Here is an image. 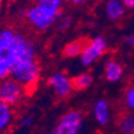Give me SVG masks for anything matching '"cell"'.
Here are the masks:
<instances>
[{
    "label": "cell",
    "mask_w": 134,
    "mask_h": 134,
    "mask_svg": "<svg viewBox=\"0 0 134 134\" xmlns=\"http://www.w3.org/2000/svg\"><path fill=\"white\" fill-rule=\"evenodd\" d=\"M36 45L22 31L11 27L0 29V81L10 76L19 62L36 58Z\"/></svg>",
    "instance_id": "1"
},
{
    "label": "cell",
    "mask_w": 134,
    "mask_h": 134,
    "mask_svg": "<svg viewBox=\"0 0 134 134\" xmlns=\"http://www.w3.org/2000/svg\"><path fill=\"white\" fill-rule=\"evenodd\" d=\"M27 22L37 31H46L63 16L62 0H39L29 9L22 11Z\"/></svg>",
    "instance_id": "2"
},
{
    "label": "cell",
    "mask_w": 134,
    "mask_h": 134,
    "mask_svg": "<svg viewBox=\"0 0 134 134\" xmlns=\"http://www.w3.org/2000/svg\"><path fill=\"white\" fill-rule=\"evenodd\" d=\"M10 76L19 82L28 91V93H30L33 90H35L41 77V66L37 62V58L25 59L16 64L11 70Z\"/></svg>",
    "instance_id": "3"
},
{
    "label": "cell",
    "mask_w": 134,
    "mask_h": 134,
    "mask_svg": "<svg viewBox=\"0 0 134 134\" xmlns=\"http://www.w3.org/2000/svg\"><path fill=\"white\" fill-rule=\"evenodd\" d=\"M83 128V115L80 110H69L45 134H80Z\"/></svg>",
    "instance_id": "4"
},
{
    "label": "cell",
    "mask_w": 134,
    "mask_h": 134,
    "mask_svg": "<svg viewBox=\"0 0 134 134\" xmlns=\"http://www.w3.org/2000/svg\"><path fill=\"white\" fill-rule=\"evenodd\" d=\"M28 94V91L11 76L0 81V102L11 108L22 103Z\"/></svg>",
    "instance_id": "5"
},
{
    "label": "cell",
    "mask_w": 134,
    "mask_h": 134,
    "mask_svg": "<svg viewBox=\"0 0 134 134\" xmlns=\"http://www.w3.org/2000/svg\"><path fill=\"white\" fill-rule=\"evenodd\" d=\"M108 50V41L104 36L98 35L94 36L93 39L86 41L82 51L81 56H80V60L83 66H91L98 59H100L103 54Z\"/></svg>",
    "instance_id": "6"
},
{
    "label": "cell",
    "mask_w": 134,
    "mask_h": 134,
    "mask_svg": "<svg viewBox=\"0 0 134 134\" xmlns=\"http://www.w3.org/2000/svg\"><path fill=\"white\" fill-rule=\"evenodd\" d=\"M47 85L58 98H68L74 91L71 79L63 71L52 72L47 77Z\"/></svg>",
    "instance_id": "7"
},
{
    "label": "cell",
    "mask_w": 134,
    "mask_h": 134,
    "mask_svg": "<svg viewBox=\"0 0 134 134\" xmlns=\"http://www.w3.org/2000/svg\"><path fill=\"white\" fill-rule=\"evenodd\" d=\"M92 115H93L94 121L97 122L102 127H106L111 121V108L110 103L106 99L100 98L93 104L92 109Z\"/></svg>",
    "instance_id": "8"
},
{
    "label": "cell",
    "mask_w": 134,
    "mask_h": 134,
    "mask_svg": "<svg viewBox=\"0 0 134 134\" xmlns=\"http://www.w3.org/2000/svg\"><path fill=\"white\" fill-rule=\"evenodd\" d=\"M123 66L117 59H111L106 60L105 65H104V76H105L106 81L111 82H119L121 81V79L123 77Z\"/></svg>",
    "instance_id": "9"
},
{
    "label": "cell",
    "mask_w": 134,
    "mask_h": 134,
    "mask_svg": "<svg viewBox=\"0 0 134 134\" xmlns=\"http://www.w3.org/2000/svg\"><path fill=\"white\" fill-rule=\"evenodd\" d=\"M104 13L106 18L111 22H117L123 18L126 13V7L122 1L120 0H109L105 3L104 6Z\"/></svg>",
    "instance_id": "10"
},
{
    "label": "cell",
    "mask_w": 134,
    "mask_h": 134,
    "mask_svg": "<svg viewBox=\"0 0 134 134\" xmlns=\"http://www.w3.org/2000/svg\"><path fill=\"white\" fill-rule=\"evenodd\" d=\"M16 119L13 108L0 102V134H4L12 127Z\"/></svg>",
    "instance_id": "11"
},
{
    "label": "cell",
    "mask_w": 134,
    "mask_h": 134,
    "mask_svg": "<svg viewBox=\"0 0 134 134\" xmlns=\"http://www.w3.org/2000/svg\"><path fill=\"white\" fill-rule=\"evenodd\" d=\"M71 81H72V87H74V90L85 91L92 86V83H93V76L88 71L80 72L79 75H76V76H74V77L71 79Z\"/></svg>",
    "instance_id": "12"
},
{
    "label": "cell",
    "mask_w": 134,
    "mask_h": 134,
    "mask_svg": "<svg viewBox=\"0 0 134 134\" xmlns=\"http://www.w3.org/2000/svg\"><path fill=\"white\" fill-rule=\"evenodd\" d=\"M86 41L85 40H74L70 41L64 46L63 48V56L68 57V58H75V57H80L81 56L82 51Z\"/></svg>",
    "instance_id": "13"
},
{
    "label": "cell",
    "mask_w": 134,
    "mask_h": 134,
    "mask_svg": "<svg viewBox=\"0 0 134 134\" xmlns=\"http://www.w3.org/2000/svg\"><path fill=\"white\" fill-rule=\"evenodd\" d=\"M117 127L121 134H134V112H126L119 119Z\"/></svg>",
    "instance_id": "14"
},
{
    "label": "cell",
    "mask_w": 134,
    "mask_h": 134,
    "mask_svg": "<svg viewBox=\"0 0 134 134\" xmlns=\"http://www.w3.org/2000/svg\"><path fill=\"white\" fill-rule=\"evenodd\" d=\"M123 104L129 110V112H134V83L126 90L123 96Z\"/></svg>",
    "instance_id": "15"
},
{
    "label": "cell",
    "mask_w": 134,
    "mask_h": 134,
    "mask_svg": "<svg viewBox=\"0 0 134 134\" xmlns=\"http://www.w3.org/2000/svg\"><path fill=\"white\" fill-rule=\"evenodd\" d=\"M71 25H72V17L71 16H66L63 13V16L58 19V22H57V30L58 31H66L68 29H70Z\"/></svg>",
    "instance_id": "16"
},
{
    "label": "cell",
    "mask_w": 134,
    "mask_h": 134,
    "mask_svg": "<svg viewBox=\"0 0 134 134\" xmlns=\"http://www.w3.org/2000/svg\"><path fill=\"white\" fill-rule=\"evenodd\" d=\"M33 123H34V117L33 116H24V117H22L19 120L18 127L22 128V129H27L30 126H33Z\"/></svg>",
    "instance_id": "17"
},
{
    "label": "cell",
    "mask_w": 134,
    "mask_h": 134,
    "mask_svg": "<svg viewBox=\"0 0 134 134\" xmlns=\"http://www.w3.org/2000/svg\"><path fill=\"white\" fill-rule=\"evenodd\" d=\"M125 44L127 45V46H129V47H134V34L126 36V39H125Z\"/></svg>",
    "instance_id": "18"
},
{
    "label": "cell",
    "mask_w": 134,
    "mask_h": 134,
    "mask_svg": "<svg viewBox=\"0 0 134 134\" xmlns=\"http://www.w3.org/2000/svg\"><path fill=\"white\" fill-rule=\"evenodd\" d=\"M122 3L125 5L126 10H134V0H123Z\"/></svg>",
    "instance_id": "19"
},
{
    "label": "cell",
    "mask_w": 134,
    "mask_h": 134,
    "mask_svg": "<svg viewBox=\"0 0 134 134\" xmlns=\"http://www.w3.org/2000/svg\"><path fill=\"white\" fill-rule=\"evenodd\" d=\"M86 1L85 0H72L71 4H74V5H81V4H85Z\"/></svg>",
    "instance_id": "20"
}]
</instances>
